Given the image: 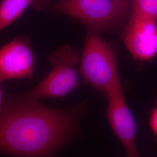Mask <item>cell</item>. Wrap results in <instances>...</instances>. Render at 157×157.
I'll return each mask as SVG.
<instances>
[{
	"label": "cell",
	"instance_id": "cell-3",
	"mask_svg": "<svg viewBox=\"0 0 157 157\" xmlns=\"http://www.w3.org/2000/svg\"><path fill=\"white\" fill-rule=\"evenodd\" d=\"M130 0H58L55 11L72 17L92 30L122 25L129 15Z\"/></svg>",
	"mask_w": 157,
	"mask_h": 157
},
{
	"label": "cell",
	"instance_id": "cell-2",
	"mask_svg": "<svg viewBox=\"0 0 157 157\" xmlns=\"http://www.w3.org/2000/svg\"><path fill=\"white\" fill-rule=\"evenodd\" d=\"M79 67L84 82L104 95L121 83L114 51L94 30L87 31Z\"/></svg>",
	"mask_w": 157,
	"mask_h": 157
},
{
	"label": "cell",
	"instance_id": "cell-8",
	"mask_svg": "<svg viewBox=\"0 0 157 157\" xmlns=\"http://www.w3.org/2000/svg\"><path fill=\"white\" fill-rule=\"evenodd\" d=\"M34 0H2L0 6V29L14 22Z\"/></svg>",
	"mask_w": 157,
	"mask_h": 157
},
{
	"label": "cell",
	"instance_id": "cell-11",
	"mask_svg": "<svg viewBox=\"0 0 157 157\" xmlns=\"http://www.w3.org/2000/svg\"><path fill=\"white\" fill-rule=\"evenodd\" d=\"M43 1H44V0H43Z\"/></svg>",
	"mask_w": 157,
	"mask_h": 157
},
{
	"label": "cell",
	"instance_id": "cell-7",
	"mask_svg": "<svg viewBox=\"0 0 157 157\" xmlns=\"http://www.w3.org/2000/svg\"><path fill=\"white\" fill-rule=\"evenodd\" d=\"M35 58L28 40H13L0 51V80L30 78L34 71Z\"/></svg>",
	"mask_w": 157,
	"mask_h": 157
},
{
	"label": "cell",
	"instance_id": "cell-5",
	"mask_svg": "<svg viewBox=\"0 0 157 157\" xmlns=\"http://www.w3.org/2000/svg\"><path fill=\"white\" fill-rule=\"evenodd\" d=\"M105 96L108 101L107 121L124 147L126 157H140L136 142V122L126 103L121 83L112 87Z\"/></svg>",
	"mask_w": 157,
	"mask_h": 157
},
{
	"label": "cell",
	"instance_id": "cell-1",
	"mask_svg": "<svg viewBox=\"0 0 157 157\" xmlns=\"http://www.w3.org/2000/svg\"><path fill=\"white\" fill-rule=\"evenodd\" d=\"M20 96L6 102L1 113V151L14 157H50L77 129L78 109L45 107Z\"/></svg>",
	"mask_w": 157,
	"mask_h": 157
},
{
	"label": "cell",
	"instance_id": "cell-10",
	"mask_svg": "<svg viewBox=\"0 0 157 157\" xmlns=\"http://www.w3.org/2000/svg\"><path fill=\"white\" fill-rule=\"evenodd\" d=\"M149 124L152 132L157 141V103L152 109L149 119Z\"/></svg>",
	"mask_w": 157,
	"mask_h": 157
},
{
	"label": "cell",
	"instance_id": "cell-4",
	"mask_svg": "<svg viewBox=\"0 0 157 157\" xmlns=\"http://www.w3.org/2000/svg\"><path fill=\"white\" fill-rule=\"evenodd\" d=\"M52 69L43 80L30 91L20 97L25 100L39 101L46 98H60L76 90L79 76L76 66L78 56L69 45H63L50 58Z\"/></svg>",
	"mask_w": 157,
	"mask_h": 157
},
{
	"label": "cell",
	"instance_id": "cell-6",
	"mask_svg": "<svg viewBox=\"0 0 157 157\" xmlns=\"http://www.w3.org/2000/svg\"><path fill=\"white\" fill-rule=\"evenodd\" d=\"M124 42L135 59H151L157 54V21L131 14L124 31Z\"/></svg>",
	"mask_w": 157,
	"mask_h": 157
},
{
	"label": "cell",
	"instance_id": "cell-9",
	"mask_svg": "<svg viewBox=\"0 0 157 157\" xmlns=\"http://www.w3.org/2000/svg\"><path fill=\"white\" fill-rule=\"evenodd\" d=\"M131 14L157 21V0H130Z\"/></svg>",
	"mask_w": 157,
	"mask_h": 157
}]
</instances>
